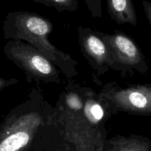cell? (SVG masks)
I'll return each instance as SVG.
<instances>
[{"label":"cell","mask_w":151,"mask_h":151,"mask_svg":"<svg viewBox=\"0 0 151 151\" xmlns=\"http://www.w3.org/2000/svg\"><path fill=\"white\" fill-rule=\"evenodd\" d=\"M55 110L39 89L11 109L0 122V151H30L40 130L50 124Z\"/></svg>","instance_id":"1"},{"label":"cell","mask_w":151,"mask_h":151,"mask_svg":"<svg viewBox=\"0 0 151 151\" xmlns=\"http://www.w3.org/2000/svg\"><path fill=\"white\" fill-rule=\"evenodd\" d=\"M53 29L50 19L36 13L24 11L8 13L2 26L5 40H21L32 45L70 79L79 74L76 69L78 63L49 41L48 36Z\"/></svg>","instance_id":"2"},{"label":"cell","mask_w":151,"mask_h":151,"mask_svg":"<svg viewBox=\"0 0 151 151\" xmlns=\"http://www.w3.org/2000/svg\"><path fill=\"white\" fill-rule=\"evenodd\" d=\"M4 53L16 66L24 71L29 83H59L60 70L40 50L21 40H10Z\"/></svg>","instance_id":"3"},{"label":"cell","mask_w":151,"mask_h":151,"mask_svg":"<svg viewBox=\"0 0 151 151\" xmlns=\"http://www.w3.org/2000/svg\"><path fill=\"white\" fill-rule=\"evenodd\" d=\"M99 95L107 103L112 115L122 112L151 116V84L122 87L114 81L106 84Z\"/></svg>","instance_id":"4"},{"label":"cell","mask_w":151,"mask_h":151,"mask_svg":"<svg viewBox=\"0 0 151 151\" xmlns=\"http://www.w3.org/2000/svg\"><path fill=\"white\" fill-rule=\"evenodd\" d=\"M108 48L112 59L115 63L116 71L122 76H132L134 72L146 74L149 70L148 64L142 50L130 36L119 30L114 33H104L95 30Z\"/></svg>","instance_id":"5"},{"label":"cell","mask_w":151,"mask_h":151,"mask_svg":"<svg viewBox=\"0 0 151 151\" xmlns=\"http://www.w3.org/2000/svg\"><path fill=\"white\" fill-rule=\"evenodd\" d=\"M77 33L81 53L93 71L94 82L101 85V83L99 80V77L110 70H116L115 63L106 44L95 30L90 27L79 26Z\"/></svg>","instance_id":"6"},{"label":"cell","mask_w":151,"mask_h":151,"mask_svg":"<svg viewBox=\"0 0 151 151\" xmlns=\"http://www.w3.org/2000/svg\"><path fill=\"white\" fill-rule=\"evenodd\" d=\"M112 116L107 103L99 96V93L85 88L82 119L90 126L99 129Z\"/></svg>","instance_id":"7"},{"label":"cell","mask_w":151,"mask_h":151,"mask_svg":"<svg viewBox=\"0 0 151 151\" xmlns=\"http://www.w3.org/2000/svg\"><path fill=\"white\" fill-rule=\"evenodd\" d=\"M102 151H151V141L142 135H117L104 141Z\"/></svg>","instance_id":"8"},{"label":"cell","mask_w":151,"mask_h":151,"mask_svg":"<svg viewBox=\"0 0 151 151\" xmlns=\"http://www.w3.org/2000/svg\"><path fill=\"white\" fill-rule=\"evenodd\" d=\"M107 13L118 24L137 25V16L133 0H107Z\"/></svg>","instance_id":"9"},{"label":"cell","mask_w":151,"mask_h":151,"mask_svg":"<svg viewBox=\"0 0 151 151\" xmlns=\"http://www.w3.org/2000/svg\"><path fill=\"white\" fill-rule=\"evenodd\" d=\"M85 87L70 82L66 91L62 93L59 103L64 105L65 111L71 112L73 114L79 113L82 116L85 103Z\"/></svg>","instance_id":"10"},{"label":"cell","mask_w":151,"mask_h":151,"mask_svg":"<svg viewBox=\"0 0 151 151\" xmlns=\"http://www.w3.org/2000/svg\"><path fill=\"white\" fill-rule=\"evenodd\" d=\"M47 7L54 8L58 12H74L77 11L79 0H31Z\"/></svg>","instance_id":"11"},{"label":"cell","mask_w":151,"mask_h":151,"mask_svg":"<svg viewBox=\"0 0 151 151\" xmlns=\"http://www.w3.org/2000/svg\"><path fill=\"white\" fill-rule=\"evenodd\" d=\"M85 2L93 17H101V0H85Z\"/></svg>","instance_id":"12"},{"label":"cell","mask_w":151,"mask_h":151,"mask_svg":"<svg viewBox=\"0 0 151 151\" xmlns=\"http://www.w3.org/2000/svg\"><path fill=\"white\" fill-rule=\"evenodd\" d=\"M18 79H4V78L1 77L0 76V93L5 88H8V87L11 86V85H16V84L18 83Z\"/></svg>","instance_id":"13"},{"label":"cell","mask_w":151,"mask_h":151,"mask_svg":"<svg viewBox=\"0 0 151 151\" xmlns=\"http://www.w3.org/2000/svg\"><path fill=\"white\" fill-rule=\"evenodd\" d=\"M142 6H143L144 11H145V14L151 27V2H148L147 0H143Z\"/></svg>","instance_id":"14"}]
</instances>
